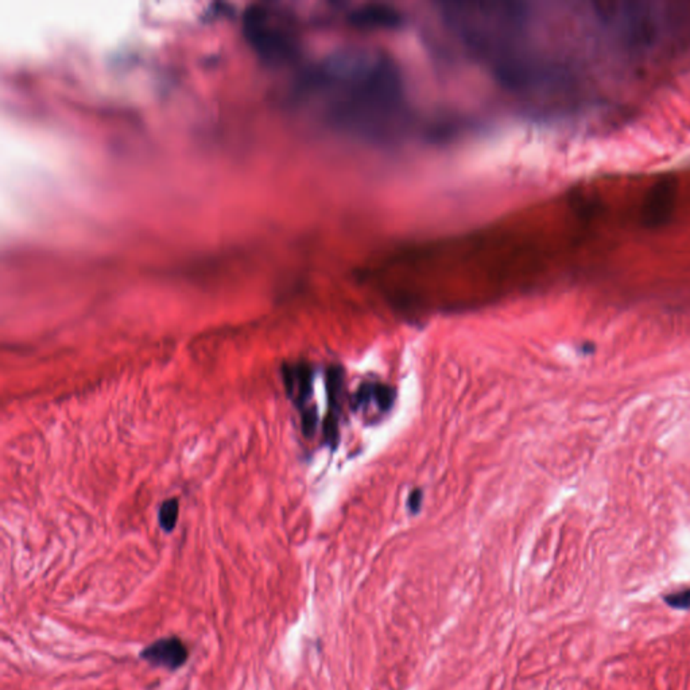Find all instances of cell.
<instances>
[{
  "label": "cell",
  "instance_id": "cell-7",
  "mask_svg": "<svg viewBox=\"0 0 690 690\" xmlns=\"http://www.w3.org/2000/svg\"><path fill=\"white\" fill-rule=\"evenodd\" d=\"M344 374L340 367H330L326 375L328 405L329 411L324 421V437L330 447H336L339 440V420L342 410V398L344 387Z\"/></svg>",
  "mask_w": 690,
  "mask_h": 690
},
{
  "label": "cell",
  "instance_id": "cell-5",
  "mask_svg": "<svg viewBox=\"0 0 690 690\" xmlns=\"http://www.w3.org/2000/svg\"><path fill=\"white\" fill-rule=\"evenodd\" d=\"M139 657L154 668L176 671L187 662L189 650L178 636H167L146 646Z\"/></svg>",
  "mask_w": 690,
  "mask_h": 690
},
{
  "label": "cell",
  "instance_id": "cell-8",
  "mask_svg": "<svg viewBox=\"0 0 690 690\" xmlns=\"http://www.w3.org/2000/svg\"><path fill=\"white\" fill-rule=\"evenodd\" d=\"M346 21L359 29H395L402 17L386 4H367L349 11Z\"/></svg>",
  "mask_w": 690,
  "mask_h": 690
},
{
  "label": "cell",
  "instance_id": "cell-9",
  "mask_svg": "<svg viewBox=\"0 0 690 690\" xmlns=\"http://www.w3.org/2000/svg\"><path fill=\"white\" fill-rule=\"evenodd\" d=\"M395 402V390L385 383H363L358 388L352 398L353 408H363L369 404H375L383 413L388 411Z\"/></svg>",
  "mask_w": 690,
  "mask_h": 690
},
{
  "label": "cell",
  "instance_id": "cell-2",
  "mask_svg": "<svg viewBox=\"0 0 690 690\" xmlns=\"http://www.w3.org/2000/svg\"><path fill=\"white\" fill-rule=\"evenodd\" d=\"M440 15L468 54L511 92H531L562 80L558 65L535 45L528 3L445 1Z\"/></svg>",
  "mask_w": 690,
  "mask_h": 690
},
{
  "label": "cell",
  "instance_id": "cell-1",
  "mask_svg": "<svg viewBox=\"0 0 690 690\" xmlns=\"http://www.w3.org/2000/svg\"><path fill=\"white\" fill-rule=\"evenodd\" d=\"M297 96L329 128L358 139L394 138L408 118L406 84L399 66L382 52L346 49L307 68Z\"/></svg>",
  "mask_w": 690,
  "mask_h": 690
},
{
  "label": "cell",
  "instance_id": "cell-4",
  "mask_svg": "<svg viewBox=\"0 0 690 690\" xmlns=\"http://www.w3.org/2000/svg\"><path fill=\"white\" fill-rule=\"evenodd\" d=\"M677 189L678 183L673 176L661 177L651 186L642 206V223L645 227L657 228L668 223L674 209Z\"/></svg>",
  "mask_w": 690,
  "mask_h": 690
},
{
  "label": "cell",
  "instance_id": "cell-11",
  "mask_svg": "<svg viewBox=\"0 0 690 690\" xmlns=\"http://www.w3.org/2000/svg\"><path fill=\"white\" fill-rule=\"evenodd\" d=\"M301 424H302V431H304L305 437L310 438L316 433L317 424H319V414H317L316 407H306L305 410L301 411Z\"/></svg>",
  "mask_w": 690,
  "mask_h": 690
},
{
  "label": "cell",
  "instance_id": "cell-10",
  "mask_svg": "<svg viewBox=\"0 0 690 690\" xmlns=\"http://www.w3.org/2000/svg\"><path fill=\"white\" fill-rule=\"evenodd\" d=\"M180 503L176 498L167 499L162 503L158 512V522L164 532H171L178 522Z\"/></svg>",
  "mask_w": 690,
  "mask_h": 690
},
{
  "label": "cell",
  "instance_id": "cell-3",
  "mask_svg": "<svg viewBox=\"0 0 690 690\" xmlns=\"http://www.w3.org/2000/svg\"><path fill=\"white\" fill-rule=\"evenodd\" d=\"M245 33L263 61L281 66L300 54L294 22L275 6H256L245 15Z\"/></svg>",
  "mask_w": 690,
  "mask_h": 690
},
{
  "label": "cell",
  "instance_id": "cell-13",
  "mask_svg": "<svg viewBox=\"0 0 690 690\" xmlns=\"http://www.w3.org/2000/svg\"><path fill=\"white\" fill-rule=\"evenodd\" d=\"M422 499H424V492L422 489L417 488V489H413L411 493L408 495L407 498V507L411 511V512H418L420 511V507L422 505Z\"/></svg>",
  "mask_w": 690,
  "mask_h": 690
},
{
  "label": "cell",
  "instance_id": "cell-12",
  "mask_svg": "<svg viewBox=\"0 0 690 690\" xmlns=\"http://www.w3.org/2000/svg\"><path fill=\"white\" fill-rule=\"evenodd\" d=\"M665 601L671 608L690 609V588L670 593L665 596Z\"/></svg>",
  "mask_w": 690,
  "mask_h": 690
},
{
  "label": "cell",
  "instance_id": "cell-6",
  "mask_svg": "<svg viewBox=\"0 0 690 690\" xmlns=\"http://www.w3.org/2000/svg\"><path fill=\"white\" fill-rule=\"evenodd\" d=\"M284 388L289 398L300 411L310 406L313 395V369L305 362L289 363L282 367Z\"/></svg>",
  "mask_w": 690,
  "mask_h": 690
}]
</instances>
